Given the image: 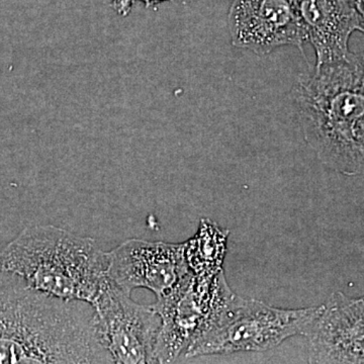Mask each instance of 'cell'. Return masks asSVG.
Returning a JSON list of instances; mask_svg holds the SVG:
<instances>
[{"instance_id":"cell-2","label":"cell","mask_w":364,"mask_h":364,"mask_svg":"<svg viewBox=\"0 0 364 364\" xmlns=\"http://www.w3.org/2000/svg\"><path fill=\"white\" fill-rule=\"evenodd\" d=\"M306 142L325 166L364 174V55L316 65L294 88Z\"/></svg>"},{"instance_id":"cell-14","label":"cell","mask_w":364,"mask_h":364,"mask_svg":"<svg viewBox=\"0 0 364 364\" xmlns=\"http://www.w3.org/2000/svg\"><path fill=\"white\" fill-rule=\"evenodd\" d=\"M145 4L147 7L157 6V4H162V2L168 1V0H140Z\"/></svg>"},{"instance_id":"cell-5","label":"cell","mask_w":364,"mask_h":364,"mask_svg":"<svg viewBox=\"0 0 364 364\" xmlns=\"http://www.w3.org/2000/svg\"><path fill=\"white\" fill-rule=\"evenodd\" d=\"M234 291L224 269L210 274L189 272L168 293L153 304L161 318L153 363H173L213 327Z\"/></svg>"},{"instance_id":"cell-4","label":"cell","mask_w":364,"mask_h":364,"mask_svg":"<svg viewBox=\"0 0 364 364\" xmlns=\"http://www.w3.org/2000/svg\"><path fill=\"white\" fill-rule=\"evenodd\" d=\"M318 312L320 306L280 309L235 294L214 327L184 358L270 350L291 337L305 336Z\"/></svg>"},{"instance_id":"cell-11","label":"cell","mask_w":364,"mask_h":364,"mask_svg":"<svg viewBox=\"0 0 364 364\" xmlns=\"http://www.w3.org/2000/svg\"><path fill=\"white\" fill-rule=\"evenodd\" d=\"M227 241L228 232L210 220H202L195 236L184 243L189 270L195 274L221 272Z\"/></svg>"},{"instance_id":"cell-3","label":"cell","mask_w":364,"mask_h":364,"mask_svg":"<svg viewBox=\"0 0 364 364\" xmlns=\"http://www.w3.org/2000/svg\"><path fill=\"white\" fill-rule=\"evenodd\" d=\"M107 268L95 239L52 225L26 228L0 252V270L40 293L91 306L111 284Z\"/></svg>"},{"instance_id":"cell-9","label":"cell","mask_w":364,"mask_h":364,"mask_svg":"<svg viewBox=\"0 0 364 364\" xmlns=\"http://www.w3.org/2000/svg\"><path fill=\"white\" fill-rule=\"evenodd\" d=\"M305 336L310 363L364 364V296L331 294Z\"/></svg>"},{"instance_id":"cell-12","label":"cell","mask_w":364,"mask_h":364,"mask_svg":"<svg viewBox=\"0 0 364 364\" xmlns=\"http://www.w3.org/2000/svg\"><path fill=\"white\" fill-rule=\"evenodd\" d=\"M348 2L358 16V31L364 33V0H348Z\"/></svg>"},{"instance_id":"cell-7","label":"cell","mask_w":364,"mask_h":364,"mask_svg":"<svg viewBox=\"0 0 364 364\" xmlns=\"http://www.w3.org/2000/svg\"><path fill=\"white\" fill-rule=\"evenodd\" d=\"M107 255L109 279L128 294L135 289H147L159 298L191 272L184 243L129 239Z\"/></svg>"},{"instance_id":"cell-13","label":"cell","mask_w":364,"mask_h":364,"mask_svg":"<svg viewBox=\"0 0 364 364\" xmlns=\"http://www.w3.org/2000/svg\"><path fill=\"white\" fill-rule=\"evenodd\" d=\"M135 0H112V7L121 16H127L130 13Z\"/></svg>"},{"instance_id":"cell-10","label":"cell","mask_w":364,"mask_h":364,"mask_svg":"<svg viewBox=\"0 0 364 364\" xmlns=\"http://www.w3.org/2000/svg\"><path fill=\"white\" fill-rule=\"evenodd\" d=\"M293 4L306 42L315 50L316 65L350 54L349 39L359 26L348 0H293Z\"/></svg>"},{"instance_id":"cell-1","label":"cell","mask_w":364,"mask_h":364,"mask_svg":"<svg viewBox=\"0 0 364 364\" xmlns=\"http://www.w3.org/2000/svg\"><path fill=\"white\" fill-rule=\"evenodd\" d=\"M114 363L98 339L95 309L36 291L0 270V364Z\"/></svg>"},{"instance_id":"cell-6","label":"cell","mask_w":364,"mask_h":364,"mask_svg":"<svg viewBox=\"0 0 364 364\" xmlns=\"http://www.w3.org/2000/svg\"><path fill=\"white\" fill-rule=\"evenodd\" d=\"M92 306L98 339L114 364L153 363L161 318L152 305L136 304L111 280Z\"/></svg>"},{"instance_id":"cell-8","label":"cell","mask_w":364,"mask_h":364,"mask_svg":"<svg viewBox=\"0 0 364 364\" xmlns=\"http://www.w3.org/2000/svg\"><path fill=\"white\" fill-rule=\"evenodd\" d=\"M228 28L234 47L259 56L284 46L303 50L306 43L293 0H234Z\"/></svg>"}]
</instances>
